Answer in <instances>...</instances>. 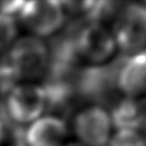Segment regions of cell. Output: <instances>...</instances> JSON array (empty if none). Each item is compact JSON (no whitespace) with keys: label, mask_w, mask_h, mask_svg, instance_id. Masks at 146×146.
Segmentation results:
<instances>
[{"label":"cell","mask_w":146,"mask_h":146,"mask_svg":"<svg viewBox=\"0 0 146 146\" xmlns=\"http://www.w3.org/2000/svg\"><path fill=\"white\" fill-rule=\"evenodd\" d=\"M124 60L104 66L94 65L78 72L75 77L77 96L102 104L113 102L114 90L117 88V74Z\"/></svg>","instance_id":"cell-1"},{"label":"cell","mask_w":146,"mask_h":146,"mask_svg":"<svg viewBox=\"0 0 146 146\" xmlns=\"http://www.w3.org/2000/svg\"><path fill=\"white\" fill-rule=\"evenodd\" d=\"M5 56L19 80L42 77L48 66V47L38 37L27 36L18 40Z\"/></svg>","instance_id":"cell-2"},{"label":"cell","mask_w":146,"mask_h":146,"mask_svg":"<svg viewBox=\"0 0 146 146\" xmlns=\"http://www.w3.org/2000/svg\"><path fill=\"white\" fill-rule=\"evenodd\" d=\"M115 45L125 54H135L146 46V7L127 4L119 10L113 27Z\"/></svg>","instance_id":"cell-3"},{"label":"cell","mask_w":146,"mask_h":146,"mask_svg":"<svg viewBox=\"0 0 146 146\" xmlns=\"http://www.w3.org/2000/svg\"><path fill=\"white\" fill-rule=\"evenodd\" d=\"M46 109V98L42 86L18 84L5 96L0 112L16 125L36 121Z\"/></svg>","instance_id":"cell-4"},{"label":"cell","mask_w":146,"mask_h":146,"mask_svg":"<svg viewBox=\"0 0 146 146\" xmlns=\"http://www.w3.org/2000/svg\"><path fill=\"white\" fill-rule=\"evenodd\" d=\"M64 10L63 4L58 1H29L24 3L19 16L33 34L50 36L64 24Z\"/></svg>","instance_id":"cell-5"},{"label":"cell","mask_w":146,"mask_h":146,"mask_svg":"<svg viewBox=\"0 0 146 146\" xmlns=\"http://www.w3.org/2000/svg\"><path fill=\"white\" fill-rule=\"evenodd\" d=\"M110 114L100 106H92L79 112L74 128L79 141L85 146H106L111 130Z\"/></svg>","instance_id":"cell-6"},{"label":"cell","mask_w":146,"mask_h":146,"mask_svg":"<svg viewBox=\"0 0 146 146\" xmlns=\"http://www.w3.org/2000/svg\"><path fill=\"white\" fill-rule=\"evenodd\" d=\"M76 45L79 56L94 63L107 61L114 52L113 35L100 24L89 23L76 33Z\"/></svg>","instance_id":"cell-7"},{"label":"cell","mask_w":146,"mask_h":146,"mask_svg":"<svg viewBox=\"0 0 146 146\" xmlns=\"http://www.w3.org/2000/svg\"><path fill=\"white\" fill-rule=\"evenodd\" d=\"M116 84L126 97L138 98L146 94V50L126 58L117 74Z\"/></svg>","instance_id":"cell-8"},{"label":"cell","mask_w":146,"mask_h":146,"mask_svg":"<svg viewBox=\"0 0 146 146\" xmlns=\"http://www.w3.org/2000/svg\"><path fill=\"white\" fill-rule=\"evenodd\" d=\"M67 134V127L61 117L48 115L37 118L25 132L28 146H61Z\"/></svg>","instance_id":"cell-9"},{"label":"cell","mask_w":146,"mask_h":146,"mask_svg":"<svg viewBox=\"0 0 146 146\" xmlns=\"http://www.w3.org/2000/svg\"><path fill=\"white\" fill-rule=\"evenodd\" d=\"M110 118L111 124L118 130L137 131L146 125L145 104L139 102L137 98H123L113 104Z\"/></svg>","instance_id":"cell-10"},{"label":"cell","mask_w":146,"mask_h":146,"mask_svg":"<svg viewBox=\"0 0 146 146\" xmlns=\"http://www.w3.org/2000/svg\"><path fill=\"white\" fill-rule=\"evenodd\" d=\"M17 35V25L13 16L0 13V51L11 46Z\"/></svg>","instance_id":"cell-11"},{"label":"cell","mask_w":146,"mask_h":146,"mask_svg":"<svg viewBox=\"0 0 146 146\" xmlns=\"http://www.w3.org/2000/svg\"><path fill=\"white\" fill-rule=\"evenodd\" d=\"M19 79L10 65L7 56L0 60V93L8 95L15 86L18 85Z\"/></svg>","instance_id":"cell-12"},{"label":"cell","mask_w":146,"mask_h":146,"mask_svg":"<svg viewBox=\"0 0 146 146\" xmlns=\"http://www.w3.org/2000/svg\"><path fill=\"white\" fill-rule=\"evenodd\" d=\"M108 146H146V142L138 131L117 130L109 141Z\"/></svg>","instance_id":"cell-13"},{"label":"cell","mask_w":146,"mask_h":146,"mask_svg":"<svg viewBox=\"0 0 146 146\" xmlns=\"http://www.w3.org/2000/svg\"><path fill=\"white\" fill-rule=\"evenodd\" d=\"M4 135H5V131H4V126L1 122V119H0V144L2 142V140H3Z\"/></svg>","instance_id":"cell-14"},{"label":"cell","mask_w":146,"mask_h":146,"mask_svg":"<svg viewBox=\"0 0 146 146\" xmlns=\"http://www.w3.org/2000/svg\"><path fill=\"white\" fill-rule=\"evenodd\" d=\"M16 146H24V145H16Z\"/></svg>","instance_id":"cell-15"}]
</instances>
